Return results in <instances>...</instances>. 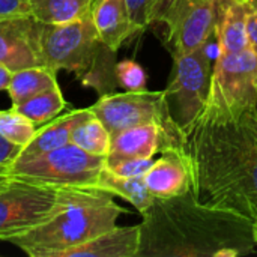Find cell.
I'll return each mask as SVG.
<instances>
[{
	"mask_svg": "<svg viewBox=\"0 0 257 257\" xmlns=\"http://www.w3.org/2000/svg\"><path fill=\"white\" fill-rule=\"evenodd\" d=\"M191 191L208 206L257 215V108L239 117L202 113L187 134Z\"/></svg>",
	"mask_w": 257,
	"mask_h": 257,
	"instance_id": "cell-1",
	"label": "cell"
},
{
	"mask_svg": "<svg viewBox=\"0 0 257 257\" xmlns=\"http://www.w3.org/2000/svg\"><path fill=\"white\" fill-rule=\"evenodd\" d=\"M142 217L139 257H238L257 245L251 218L203 205L191 190L157 199Z\"/></svg>",
	"mask_w": 257,
	"mask_h": 257,
	"instance_id": "cell-2",
	"label": "cell"
},
{
	"mask_svg": "<svg viewBox=\"0 0 257 257\" xmlns=\"http://www.w3.org/2000/svg\"><path fill=\"white\" fill-rule=\"evenodd\" d=\"M123 212L108 191L96 187H63L59 188L56 212L9 242L30 257H60L66 250L113 229Z\"/></svg>",
	"mask_w": 257,
	"mask_h": 257,
	"instance_id": "cell-3",
	"label": "cell"
},
{
	"mask_svg": "<svg viewBox=\"0 0 257 257\" xmlns=\"http://www.w3.org/2000/svg\"><path fill=\"white\" fill-rule=\"evenodd\" d=\"M92 113L104 123L111 136L139 125L155 123L161 130L163 149L185 151L187 134L179 128L170 114L164 90L139 92L125 90L123 93H104L89 107Z\"/></svg>",
	"mask_w": 257,
	"mask_h": 257,
	"instance_id": "cell-4",
	"label": "cell"
},
{
	"mask_svg": "<svg viewBox=\"0 0 257 257\" xmlns=\"http://www.w3.org/2000/svg\"><path fill=\"white\" fill-rule=\"evenodd\" d=\"M36 42L42 65L56 72L71 71L80 80L98 60L116 53L99 39L90 14L63 24L36 21Z\"/></svg>",
	"mask_w": 257,
	"mask_h": 257,
	"instance_id": "cell-5",
	"label": "cell"
},
{
	"mask_svg": "<svg viewBox=\"0 0 257 257\" xmlns=\"http://www.w3.org/2000/svg\"><path fill=\"white\" fill-rule=\"evenodd\" d=\"M104 167L105 157L89 154L69 142L50 152L15 160L8 176L56 188L95 187Z\"/></svg>",
	"mask_w": 257,
	"mask_h": 257,
	"instance_id": "cell-6",
	"label": "cell"
},
{
	"mask_svg": "<svg viewBox=\"0 0 257 257\" xmlns=\"http://www.w3.org/2000/svg\"><path fill=\"white\" fill-rule=\"evenodd\" d=\"M173 68L164 89L172 117L188 134L205 111L212 77V59L209 44L185 53L175 54Z\"/></svg>",
	"mask_w": 257,
	"mask_h": 257,
	"instance_id": "cell-7",
	"label": "cell"
},
{
	"mask_svg": "<svg viewBox=\"0 0 257 257\" xmlns=\"http://www.w3.org/2000/svg\"><path fill=\"white\" fill-rule=\"evenodd\" d=\"M256 77L257 54L251 47L239 53H218L203 113L235 119L257 108Z\"/></svg>",
	"mask_w": 257,
	"mask_h": 257,
	"instance_id": "cell-8",
	"label": "cell"
},
{
	"mask_svg": "<svg viewBox=\"0 0 257 257\" xmlns=\"http://www.w3.org/2000/svg\"><path fill=\"white\" fill-rule=\"evenodd\" d=\"M223 0H161L155 23L167 27L172 56L194 51L215 36Z\"/></svg>",
	"mask_w": 257,
	"mask_h": 257,
	"instance_id": "cell-9",
	"label": "cell"
},
{
	"mask_svg": "<svg viewBox=\"0 0 257 257\" xmlns=\"http://www.w3.org/2000/svg\"><path fill=\"white\" fill-rule=\"evenodd\" d=\"M57 203L59 188L9 178L0 188V239L11 241L42 224Z\"/></svg>",
	"mask_w": 257,
	"mask_h": 257,
	"instance_id": "cell-10",
	"label": "cell"
},
{
	"mask_svg": "<svg viewBox=\"0 0 257 257\" xmlns=\"http://www.w3.org/2000/svg\"><path fill=\"white\" fill-rule=\"evenodd\" d=\"M0 63L12 72L42 65L32 15L0 18Z\"/></svg>",
	"mask_w": 257,
	"mask_h": 257,
	"instance_id": "cell-11",
	"label": "cell"
},
{
	"mask_svg": "<svg viewBox=\"0 0 257 257\" xmlns=\"http://www.w3.org/2000/svg\"><path fill=\"white\" fill-rule=\"evenodd\" d=\"M148 190L155 199H170L191 190V170L185 151H166L145 173Z\"/></svg>",
	"mask_w": 257,
	"mask_h": 257,
	"instance_id": "cell-12",
	"label": "cell"
},
{
	"mask_svg": "<svg viewBox=\"0 0 257 257\" xmlns=\"http://www.w3.org/2000/svg\"><path fill=\"white\" fill-rule=\"evenodd\" d=\"M90 15L99 39L113 51L137 33L125 0H93Z\"/></svg>",
	"mask_w": 257,
	"mask_h": 257,
	"instance_id": "cell-13",
	"label": "cell"
},
{
	"mask_svg": "<svg viewBox=\"0 0 257 257\" xmlns=\"http://www.w3.org/2000/svg\"><path fill=\"white\" fill-rule=\"evenodd\" d=\"M140 224L113 229L62 253L60 257H139Z\"/></svg>",
	"mask_w": 257,
	"mask_h": 257,
	"instance_id": "cell-14",
	"label": "cell"
},
{
	"mask_svg": "<svg viewBox=\"0 0 257 257\" xmlns=\"http://www.w3.org/2000/svg\"><path fill=\"white\" fill-rule=\"evenodd\" d=\"M163 149L161 130L155 123L126 128L111 136L110 151L105 157V166L116 164L128 158H152Z\"/></svg>",
	"mask_w": 257,
	"mask_h": 257,
	"instance_id": "cell-15",
	"label": "cell"
},
{
	"mask_svg": "<svg viewBox=\"0 0 257 257\" xmlns=\"http://www.w3.org/2000/svg\"><path fill=\"white\" fill-rule=\"evenodd\" d=\"M90 114H92L90 108H80L59 116L51 123L42 126L35 133V137L30 140L29 145H26L21 149L17 160H27L69 143L74 128L78 123H81L84 119H87Z\"/></svg>",
	"mask_w": 257,
	"mask_h": 257,
	"instance_id": "cell-16",
	"label": "cell"
},
{
	"mask_svg": "<svg viewBox=\"0 0 257 257\" xmlns=\"http://www.w3.org/2000/svg\"><path fill=\"white\" fill-rule=\"evenodd\" d=\"M218 53H239L250 47L247 32V6L236 0H223L215 27Z\"/></svg>",
	"mask_w": 257,
	"mask_h": 257,
	"instance_id": "cell-17",
	"label": "cell"
},
{
	"mask_svg": "<svg viewBox=\"0 0 257 257\" xmlns=\"http://www.w3.org/2000/svg\"><path fill=\"white\" fill-rule=\"evenodd\" d=\"M95 187L101 188L104 191H108L113 196H119V197L125 199L140 214H143L157 200L155 196L148 190L143 176L125 178V176L114 175L107 167H104L102 172L99 173V178H98Z\"/></svg>",
	"mask_w": 257,
	"mask_h": 257,
	"instance_id": "cell-18",
	"label": "cell"
},
{
	"mask_svg": "<svg viewBox=\"0 0 257 257\" xmlns=\"http://www.w3.org/2000/svg\"><path fill=\"white\" fill-rule=\"evenodd\" d=\"M56 84H59L56 78V71L45 65H39L14 72L6 90L9 93L12 105H20L29 98L54 87Z\"/></svg>",
	"mask_w": 257,
	"mask_h": 257,
	"instance_id": "cell-19",
	"label": "cell"
},
{
	"mask_svg": "<svg viewBox=\"0 0 257 257\" xmlns=\"http://www.w3.org/2000/svg\"><path fill=\"white\" fill-rule=\"evenodd\" d=\"M30 15L45 24H63L90 14L93 0H27Z\"/></svg>",
	"mask_w": 257,
	"mask_h": 257,
	"instance_id": "cell-20",
	"label": "cell"
},
{
	"mask_svg": "<svg viewBox=\"0 0 257 257\" xmlns=\"http://www.w3.org/2000/svg\"><path fill=\"white\" fill-rule=\"evenodd\" d=\"M65 107L66 101L62 95L59 84L29 98L20 105H12V108L29 117L35 125L47 123L48 120L59 116V113H62Z\"/></svg>",
	"mask_w": 257,
	"mask_h": 257,
	"instance_id": "cell-21",
	"label": "cell"
},
{
	"mask_svg": "<svg viewBox=\"0 0 257 257\" xmlns=\"http://www.w3.org/2000/svg\"><path fill=\"white\" fill-rule=\"evenodd\" d=\"M71 143L84 149L89 154L107 157L111 145V134L104 126V123L92 113L87 119L78 123L72 134Z\"/></svg>",
	"mask_w": 257,
	"mask_h": 257,
	"instance_id": "cell-22",
	"label": "cell"
},
{
	"mask_svg": "<svg viewBox=\"0 0 257 257\" xmlns=\"http://www.w3.org/2000/svg\"><path fill=\"white\" fill-rule=\"evenodd\" d=\"M35 123L15 108L0 110V134L11 143L24 148L35 137Z\"/></svg>",
	"mask_w": 257,
	"mask_h": 257,
	"instance_id": "cell-23",
	"label": "cell"
},
{
	"mask_svg": "<svg viewBox=\"0 0 257 257\" xmlns=\"http://www.w3.org/2000/svg\"><path fill=\"white\" fill-rule=\"evenodd\" d=\"M117 86L130 92H139L146 89V72L145 69L133 59H125L116 62L114 68Z\"/></svg>",
	"mask_w": 257,
	"mask_h": 257,
	"instance_id": "cell-24",
	"label": "cell"
},
{
	"mask_svg": "<svg viewBox=\"0 0 257 257\" xmlns=\"http://www.w3.org/2000/svg\"><path fill=\"white\" fill-rule=\"evenodd\" d=\"M125 3L137 32H143L149 26L155 24V17L161 0H125Z\"/></svg>",
	"mask_w": 257,
	"mask_h": 257,
	"instance_id": "cell-25",
	"label": "cell"
},
{
	"mask_svg": "<svg viewBox=\"0 0 257 257\" xmlns=\"http://www.w3.org/2000/svg\"><path fill=\"white\" fill-rule=\"evenodd\" d=\"M152 164H154L152 158H128V160H122L116 164L105 166V167L111 170L114 175L134 178V176H145V173L149 170Z\"/></svg>",
	"mask_w": 257,
	"mask_h": 257,
	"instance_id": "cell-26",
	"label": "cell"
},
{
	"mask_svg": "<svg viewBox=\"0 0 257 257\" xmlns=\"http://www.w3.org/2000/svg\"><path fill=\"white\" fill-rule=\"evenodd\" d=\"M23 148L11 143L8 139H5L0 134V175L8 176V170L12 166V163L18 158Z\"/></svg>",
	"mask_w": 257,
	"mask_h": 257,
	"instance_id": "cell-27",
	"label": "cell"
},
{
	"mask_svg": "<svg viewBox=\"0 0 257 257\" xmlns=\"http://www.w3.org/2000/svg\"><path fill=\"white\" fill-rule=\"evenodd\" d=\"M30 15L27 0H0V18Z\"/></svg>",
	"mask_w": 257,
	"mask_h": 257,
	"instance_id": "cell-28",
	"label": "cell"
},
{
	"mask_svg": "<svg viewBox=\"0 0 257 257\" xmlns=\"http://www.w3.org/2000/svg\"><path fill=\"white\" fill-rule=\"evenodd\" d=\"M247 6V32L250 47L257 54V0H248Z\"/></svg>",
	"mask_w": 257,
	"mask_h": 257,
	"instance_id": "cell-29",
	"label": "cell"
},
{
	"mask_svg": "<svg viewBox=\"0 0 257 257\" xmlns=\"http://www.w3.org/2000/svg\"><path fill=\"white\" fill-rule=\"evenodd\" d=\"M12 71L5 66L3 63H0V90H6L9 83H11V78H12Z\"/></svg>",
	"mask_w": 257,
	"mask_h": 257,
	"instance_id": "cell-30",
	"label": "cell"
},
{
	"mask_svg": "<svg viewBox=\"0 0 257 257\" xmlns=\"http://www.w3.org/2000/svg\"><path fill=\"white\" fill-rule=\"evenodd\" d=\"M8 181H9V176H6V175H0V188H2Z\"/></svg>",
	"mask_w": 257,
	"mask_h": 257,
	"instance_id": "cell-31",
	"label": "cell"
},
{
	"mask_svg": "<svg viewBox=\"0 0 257 257\" xmlns=\"http://www.w3.org/2000/svg\"><path fill=\"white\" fill-rule=\"evenodd\" d=\"M253 233H254V239H256L257 242V215L254 217V220H253Z\"/></svg>",
	"mask_w": 257,
	"mask_h": 257,
	"instance_id": "cell-32",
	"label": "cell"
},
{
	"mask_svg": "<svg viewBox=\"0 0 257 257\" xmlns=\"http://www.w3.org/2000/svg\"><path fill=\"white\" fill-rule=\"evenodd\" d=\"M236 2H242V3H247L248 0H236Z\"/></svg>",
	"mask_w": 257,
	"mask_h": 257,
	"instance_id": "cell-33",
	"label": "cell"
},
{
	"mask_svg": "<svg viewBox=\"0 0 257 257\" xmlns=\"http://www.w3.org/2000/svg\"><path fill=\"white\" fill-rule=\"evenodd\" d=\"M256 86H257V77H256Z\"/></svg>",
	"mask_w": 257,
	"mask_h": 257,
	"instance_id": "cell-34",
	"label": "cell"
}]
</instances>
